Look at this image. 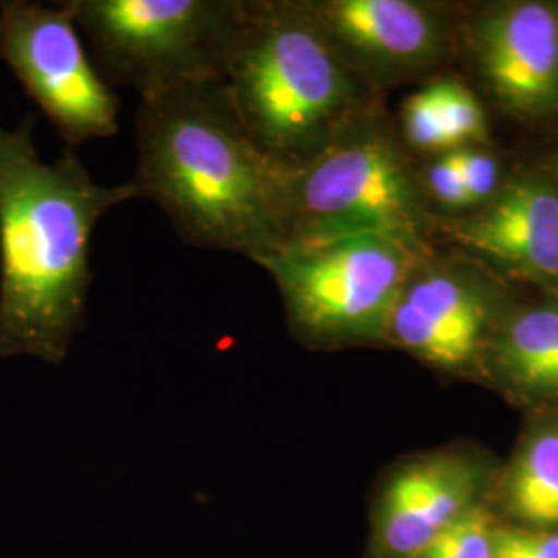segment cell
Listing matches in <instances>:
<instances>
[{
  "instance_id": "cell-1",
  "label": "cell",
  "mask_w": 558,
  "mask_h": 558,
  "mask_svg": "<svg viewBox=\"0 0 558 558\" xmlns=\"http://www.w3.org/2000/svg\"><path fill=\"white\" fill-rule=\"evenodd\" d=\"M133 199L131 180L96 182L73 149L41 160L32 117L0 124V359L62 364L85 323L94 232Z\"/></svg>"
},
{
  "instance_id": "cell-2",
  "label": "cell",
  "mask_w": 558,
  "mask_h": 558,
  "mask_svg": "<svg viewBox=\"0 0 558 558\" xmlns=\"http://www.w3.org/2000/svg\"><path fill=\"white\" fill-rule=\"evenodd\" d=\"M137 172L131 179L191 246L260 265L283 248V182L244 126L223 81L141 98Z\"/></svg>"
},
{
  "instance_id": "cell-3",
  "label": "cell",
  "mask_w": 558,
  "mask_h": 558,
  "mask_svg": "<svg viewBox=\"0 0 558 558\" xmlns=\"http://www.w3.org/2000/svg\"><path fill=\"white\" fill-rule=\"evenodd\" d=\"M221 81L253 140L288 170L373 110L371 85L296 0H244Z\"/></svg>"
},
{
  "instance_id": "cell-4",
  "label": "cell",
  "mask_w": 558,
  "mask_h": 558,
  "mask_svg": "<svg viewBox=\"0 0 558 558\" xmlns=\"http://www.w3.org/2000/svg\"><path fill=\"white\" fill-rule=\"evenodd\" d=\"M283 248L385 236L422 251L428 216L418 179L385 120L366 112L283 182Z\"/></svg>"
},
{
  "instance_id": "cell-5",
  "label": "cell",
  "mask_w": 558,
  "mask_h": 558,
  "mask_svg": "<svg viewBox=\"0 0 558 558\" xmlns=\"http://www.w3.org/2000/svg\"><path fill=\"white\" fill-rule=\"evenodd\" d=\"M104 80L147 98L221 81L244 0H64Z\"/></svg>"
},
{
  "instance_id": "cell-6",
  "label": "cell",
  "mask_w": 558,
  "mask_h": 558,
  "mask_svg": "<svg viewBox=\"0 0 558 558\" xmlns=\"http://www.w3.org/2000/svg\"><path fill=\"white\" fill-rule=\"evenodd\" d=\"M422 251L385 236L286 246L260 263L302 345L339 350L385 343L387 323Z\"/></svg>"
},
{
  "instance_id": "cell-7",
  "label": "cell",
  "mask_w": 558,
  "mask_h": 558,
  "mask_svg": "<svg viewBox=\"0 0 558 558\" xmlns=\"http://www.w3.org/2000/svg\"><path fill=\"white\" fill-rule=\"evenodd\" d=\"M0 60L69 149L119 133V98L62 2L2 0Z\"/></svg>"
},
{
  "instance_id": "cell-8",
  "label": "cell",
  "mask_w": 558,
  "mask_h": 558,
  "mask_svg": "<svg viewBox=\"0 0 558 558\" xmlns=\"http://www.w3.org/2000/svg\"><path fill=\"white\" fill-rule=\"evenodd\" d=\"M490 472L476 456L435 451L383 474L371 502L364 558H414L484 505Z\"/></svg>"
},
{
  "instance_id": "cell-9",
  "label": "cell",
  "mask_w": 558,
  "mask_h": 558,
  "mask_svg": "<svg viewBox=\"0 0 558 558\" xmlns=\"http://www.w3.org/2000/svg\"><path fill=\"white\" fill-rule=\"evenodd\" d=\"M497 327V304L484 283L418 263L393 306L385 345L442 371H463L486 356Z\"/></svg>"
},
{
  "instance_id": "cell-10",
  "label": "cell",
  "mask_w": 558,
  "mask_h": 558,
  "mask_svg": "<svg viewBox=\"0 0 558 558\" xmlns=\"http://www.w3.org/2000/svg\"><path fill=\"white\" fill-rule=\"evenodd\" d=\"M306 13L366 85L399 80L433 64L439 21L412 0H315Z\"/></svg>"
},
{
  "instance_id": "cell-11",
  "label": "cell",
  "mask_w": 558,
  "mask_h": 558,
  "mask_svg": "<svg viewBox=\"0 0 558 558\" xmlns=\"http://www.w3.org/2000/svg\"><path fill=\"white\" fill-rule=\"evenodd\" d=\"M484 80L519 117L558 110V11L544 2H511L474 27Z\"/></svg>"
},
{
  "instance_id": "cell-12",
  "label": "cell",
  "mask_w": 558,
  "mask_h": 558,
  "mask_svg": "<svg viewBox=\"0 0 558 558\" xmlns=\"http://www.w3.org/2000/svg\"><path fill=\"white\" fill-rule=\"evenodd\" d=\"M461 244L523 278L558 283V186L542 177L507 182L474 218Z\"/></svg>"
},
{
  "instance_id": "cell-13",
  "label": "cell",
  "mask_w": 558,
  "mask_h": 558,
  "mask_svg": "<svg viewBox=\"0 0 558 558\" xmlns=\"http://www.w3.org/2000/svg\"><path fill=\"white\" fill-rule=\"evenodd\" d=\"M484 359L519 398L558 399V306L521 311L499 323Z\"/></svg>"
},
{
  "instance_id": "cell-14",
  "label": "cell",
  "mask_w": 558,
  "mask_h": 558,
  "mask_svg": "<svg viewBox=\"0 0 558 558\" xmlns=\"http://www.w3.org/2000/svg\"><path fill=\"white\" fill-rule=\"evenodd\" d=\"M500 502L518 527L558 530V414L538 420L519 442Z\"/></svg>"
},
{
  "instance_id": "cell-15",
  "label": "cell",
  "mask_w": 558,
  "mask_h": 558,
  "mask_svg": "<svg viewBox=\"0 0 558 558\" xmlns=\"http://www.w3.org/2000/svg\"><path fill=\"white\" fill-rule=\"evenodd\" d=\"M497 530L495 515L484 502L414 558H495Z\"/></svg>"
},
{
  "instance_id": "cell-16",
  "label": "cell",
  "mask_w": 558,
  "mask_h": 558,
  "mask_svg": "<svg viewBox=\"0 0 558 558\" xmlns=\"http://www.w3.org/2000/svg\"><path fill=\"white\" fill-rule=\"evenodd\" d=\"M435 101L439 108L445 133L451 143V149H459L465 141H478L486 133V119L478 100L468 87L456 81L430 83Z\"/></svg>"
},
{
  "instance_id": "cell-17",
  "label": "cell",
  "mask_w": 558,
  "mask_h": 558,
  "mask_svg": "<svg viewBox=\"0 0 558 558\" xmlns=\"http://www.w3.org/2000/svg\"><path fill=\"white\" fill-rule=\"evenodd\" d=\"M401 133H403V140L422 151L451 149L430 85L422 87L420 92L412 94L408 100L403 101Z\"/></svg>"
},
{
  "instance_id": "cell-18",
  "label": "cell",
  "mask_w": 558,
  "mask_h": 558,
  "mask_svg": "<svg viewBox=\"0 0 558 558\" xmlns=\"http://www.w3.org/2000/svg\"><path fill=\"white\" fill-rule=\"evenodd\" d=\"M453 161L465 182V191L472 205L488 203L499 191V163L478 149H451Z\"/></svg>"
},
{
  "instance_id": "cell-19",
  "label": "cell",
  "mask_w": 558,
  "mask_h": 558,
  "mask_svg": "<svg viewBox=\"0 0 558 558\" xmlns=\"http://www.w3.org/2000/svg\"><path fill=\"white\" fill-rule=\"evenodd\" d=\"M495 558H558V530L499 525Z\"/></svg>"
},
{
  "instance_id": "cell-20",
  "label": "cell",
  "mask_w": 558,
  "mask_h": 558,
  "mask_svg": "<svg viewBox=\"0 0 558 558\" xmlns=\"http://www.w3.org/2000/svg\"><path fill=\"white\" fill-rule=\"evenodd\" d=\"M426 184L428 191L440 205L449 209H465L470 207V197L465 191V182L459 172L458 163L451 158V154H442V158L433 161L426 170Z\"/></svg>"
}]
</instances>
